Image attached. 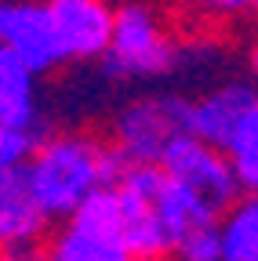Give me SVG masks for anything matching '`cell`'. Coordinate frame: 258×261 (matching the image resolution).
I'll list each match as a JSON object with an SVG mask.
<instances>
[{
  "label": "cell",
  "instance_id": "1",
  "mask_svg": "<svg viewBox=\"0 0 258 261\" xmlns=\"http://www.w3.org/2000/svg\"><path fill=\"white\" fill-rule=\"evenodd\" d=\"M33 192L44 207V214L55 218H73V211L87 200L99 185H116L131 160L113 142H99L91 135H48L37 152L26 160Z\"/></svg>",
  "mask_w": 258,
  "mask_h": 261
},
{
  "label": "cell",
  "instance_id": "2",
  "mask_svg": "<svg viewBox=\"0 0 258 261\" xmlns=\"http://www.w3.org/2000/svg\"><path fill=\"white\" fill-rule=\"evenodd\" d=\"M102 73L113 80H149L164 76L178 65V47L164 33V22L156 18L149 4L127 0L116 8V25H113V44L99 58Z\"/></svg>",
  "mask_w": 258,
  "mask_h": 261
},
{
  "label": "cell",
  "instance_id": "3",
  "mask_svg": "<svg viewBox=\"0 0 258 261\" xmlns=\"http://www.w3.org/2000/svg\"><path fill=\"white\" fill-rule=\"evenodd\" d=\"M164 178L168 171L160 163H131L116 181L124 196V243L135 254V261H164L178 250L175 228L156 203Z\"/></svg>",
  "mask_w": 258,
  "mask_h": 261
},
{
  "label": "cell",
  "instance_id": "4",
  "mask_svg": "<svg viewBox=\"0 0 258 261\" xmlns=\"http://www.w3.org/2000/svg\"><path fill=\"white\" fill-rule=\"evenodd\" d=\"M193 130V102L182 94H153L127 102L113 123V142L131 163H160L168 145Z\"/></svg>",
  "mask_w": 258,
  "mask_h": 261
},
{
  "label": "cell",
  "instance_id": "5",
  "mask_svg": "<svg viewBox=\"0 0 258 261\" xmlns=\"http://www.w3.org/2000/svg\"><path fill=\"white\" fill-rule=\"evenodd\" d=\"M160 167L171 178H178L182 185H189L200 200H207L218 214H225L244 192L237 181V171H233V156L218 145H211L207 138L193 135V130L178 135L168 145Z\"/></svg>",
  "mask_w": 258,
  "mask_h": 261
},
{
  "label": "cell",
  "instance_id": "6",
  "mask_svg": "<svg viewBox=\"0 0 258 261\" xmlns=\"http://www.w3.org/2000/svg\"><path fill=\"white\" fill-rule=\"evenodd\" d=\"M193 135L229 156L258 149V87L254 84H225L193 102Z\"/></svg>",
  "mask_w": 258,
  "mask_h": 261
},
{
  "label": "cell",
  "instance_id": "7",
  "mask_svg": "<svg viewBox=\"0 0 258 261\" xmlns=\"http://www.w3.org/2000/svg\"><path fill=\"white\" fill-rule=\"evenodd\" d=\"M48 11L66 58L95 62L109 51L116 8H109L106 0H48Z\"/></svg>",
  "mask_w": 258,
  "mask_h": 261
},
{
  "label": "cell",
  "instance_id": "8",
  "mask_svg": "<svg viewBox=\"0 0 258 261\" xmlns=\"http://www.w3.org/2000/svg\"><path fill=\"white\" fill-rule=\"evenodd\" d=\"M48 214L33 192L26 163H0V250L40 243Z\"/></svg>",
  "mask_w": 258,
  "mask_h": 261
},
{
  "label": "cell",
  "instance_id": "9",
  "mask_svg": "<svg viewBox=\"0 0 258 261\" xmlns=\"http://www.w3.org/2000/svg\"><path fill=\"white\" fill-rule=\"evenodd\" d=\"M4 44L26 58V65H33L37 73H51L66 62V51H62V40L55 33L51 11H48V0H18L11 25H8V37Z\"/></svg>",
  "mask_w": 258,
  "mask_h": 261
},
{
  "label": "cell",
  "instance_id": "10",
  "mask_svg": "<svg viewBox=\"0 0 258 261\" xmlns=\"http://www.w3.org/2000/svg\"><path fill=\"white\" fill-rule=\"evenodd\" d=\"M37 69L26 65L22 55H15L8 44H0V120L37 127Z\"/></svg>",
  "mask_w": 258,
  "mask_h": 261
},
{
  "label": "cell",
  "instance_id": "11",
  "mask_svg": "<svg viewBox=\"0 0 258 261\" xmlns=\"http://www.w3.org/2000/svg\"><path fill=\"white\" fill-rule=\"evenodd\" d=\"M48 261H135V254L127 250V243L120 236H106V232H91L73 221H66V228H58L51 236V243L44 247Z\"/></svg>",
  "mask_w": 258,
  "mask_h": 261
},
{
  "label": "cell",
  "instance_id": "12",
  "mask_svg": "<svg viewBox=\"0 0 258 261\" xmlns=\"http://www.w3.org/2000/svg\"><path fill=\"white\" fill-rule=\"evenodd\" d=\"M66 221H73L80 228H91V232H106V236L124 240V196H120V189L116 185H99Z\"/></svg>",
  "mask_w": 258,
  "mask_h": 261
},
{
  "label": "cell",
  "instance_id": "13",
  "mask_svg": "<svg viewBox=\"0 0 258 261\" xmlns=\"http://www.w3.org/2000/svg\"><path fill=\"white\" fill-rule=\"evenodd\" d=\"M182 261H225V247H222V218L215 221H204L197 228L178 240V250H175Z\"/></svg>",
  "mask_w": 258,
  "mask_h": 261
},
{
  "label": "cell",
  "instance_id": "14",
  "mask_svg": "<svg viewBox=\"0 0 258 261\" xmlns=\"http://www.w3.org/2000/svg\"><path fill=\"white\" fill-rule=\"evenodd\" d=\"M44 127H22V123H8L0 120V163H26L37 152V145L44 142Z\"/></svg>",
  "mask_w": 258,
  "mask_h": 261
},
{
  "label": "cell",
  "instance_id": "15",
  "mask_svg": "<svg viewBox=\"0 0 258 261\" xmlns=\"http://www.w3.org/2000/svg\"><path fill=\"white\" fill-rule=\"evenodd\" d=\"M233 171H237V181H240L244 192H258V149L237 152L233 156Z\"/></svg>",
  "mask_w": 258,
  "mask_h": 261
},
{
  "label": "cell",
  "instance_id": "16",
  "mask_svg": "<svg viewBox=\"0 0 258 261\" xmlns=\"http://www.w3.org/2000/svg\"><path fill=\"white\" fill-rule=\"evenodd\" d=\"M211 15H244L251 8H258V0H200Z\"/></svg>",
  "mask_w": 258,
  "mask_h": 261
},
{
  "label": "cell",
  "instance_id": "17",
  "mask_svg": "<svg viewBox=\"0 0 258 261\" xmlns=\"http://www.w3.org/2000/svg\"><path fill=\"white\" fill-rule=\"evenodd\" d=\"M15 4H18V0H0V44H4V37H8V25H11Z\"/></svg>",
  "mask_w": 258,
  "mask_h": 261
},
{
  "label": "cell",
  "instance_id": "18",
  "mask_svg": "<svg viewBox=\"0 0 258 261\" xmlns=\"http://www.w3.org/2000/svg\"><path fill=\"white\" fill-rule=\"evenodd\" d=\"M251 84L258 87V44H254V51H251Z\"/></svg>",
  "mask_w": 258,
  "mask_h": 261
},
{
  "label": "cell",
  "instance_id": "19",
  "mask_svg": "<svg viewBox=\"0 0 258 261\" xmlns=\"http://www.w3.org/2000/svg\"><path fill=\"white\" fill-rule=\"evenodd\" d=\"M254 22H258V8H254Z\"/></svg>",
  "mask_w": 258,
  "mask_h": 261
},
{
  "label": "cell",
  "instance_id": "20",
  "mask_svg": "<svg viewBox=\"0 0 258 261\" xmlns=\"http://www.w3.org/2000/svg\"><path fill=\"white\" fill-rule=\"evenodd\" d=\"M251 261H258V254H254V257H251Z\"/></svg>",
  "mask_w": 258,
  "mask_h": 261
},
{
  "label": "cell",
  "instance_id": "21",
  "mask_svg": "<svg viewBox=\"0 0 258 261\" xmlns=\"http://www.w3.org/2000/svg\"><path fill=\"white\" fill-rule=\"evenodd\" d=\"M178 4H185V0H178Z\"/></svg>",
  "mask_w": 258,
  "mask_h": 261
}]
</instances>
